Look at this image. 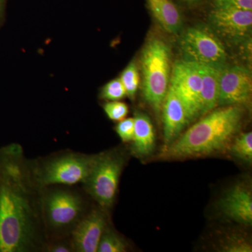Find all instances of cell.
Here are the masks:
<instances>
[{"mask_svg":"<svg viewBox=\"0 0 252 252\" xmlns=\"http://www.w3.org/2000/svg\"><path fill=\"white\" fill-rule=\"evenodd\" d=\"M44 187L20 144L0 154V252H44Z\"/></svg>","mask_w":252,"mask_h":252,"instance_id":"1","label":"cell"},{"mask_svg":"<svg viewBox=\"0 0 252 252\" xmlns=\"http://www.w3.org/2000/svg\"><path fill=\"white\" fill-rule=\"evenodd\" d=\"M243 116L238 105L224 106L212 111L165 147L162 157L182 158L223 150L240 130Z\"/></svg>","mask_w":252,"mask_h":252,"instance_id":"2","label":"cell"},{"mask_svg":"<svg viewBox=\"0 0 252 252\" xmlns=\"http://www.w3.org/2000/svg\"><path fill=\"white\" fill-rule=\"evenodd\" d=\"M70 187H44L43 217L48 242L69 238L76 225L89 212L85 198Z\"/></svg>","mask_w":252,"mask_h":252,"instance_id":"3","label":"cell"},{"mask_svg":"<svg viewBox=\"0 0 252 252\" xmlns=\"http://www.w3.org/2000/svg\"><path fill=\"white\" fill-rule=\"evenodd\" d=\"M170 61L168 44L158 36L149 38L141 53L142 86L144 99L157 113L162 109L170 86Z\"/></svg>","mask_w":252,"mask_h":252,"instance_id":"4","label":"cell"},{"mask_svg":"<svg viewBox=\"0 0 252 252\" xmlns=\"http://www.w3.org/2000/svg\"><path fill=\"white\" fill-rule=\"evenodd\" d=\"M96 157L97 154L63 152L31 160L32 168L36 182L44 188L55 185L73 187L87 180Z\"/></svg>","mask_w":252,"mask_h":252,"instance_id":"5","label":"cell"},{"mask_svg":"<svg viewBox=\"0 0 252 252\" xmlns=\"http://www.w3.org/2000/svg\"><path fill=\"white\" fill-rule=\"evenodd\" d=\"M126 160L125 154L121 149L97 154L90 175L82 184L86 193L105 212L115 201Z\"/></svg>","mask_w":252,"mask_h":252,"instance_id":"6","label":"cell"},{"mask_svg":"<svg viewBox=\"0 0 252 252\" xmlns=\"http://www.w3.org/2000/svg\"><path fill=\"white\" fill-rule=\"evenodd\" d=\"M182 60L221 69L227 65L228 54L223 41L210 26L188 28L180 36Z\"/></svg>","mask_w":252,"mask_h":252,"instance_id":"7","label":"cell"},{"mask_svg":"<svg viewBox=\"0 0 252 252\" xmlns=\"http://www.w3.org/2000/svg\"><path fill=\"white\" fill-rule=\"evenodd\" d=\"M208 20L210 27L220 39L233 44H245L251 41L250 10L214 5Z\"/></svg>","mask_w":252,"mask_h":252,"instance_id":"8","label":"cell"},{"mask_svg":"<svg viewBox=\"0 0 252 252\" xmlns=\"http://www.w3.org/2000/svg\"><path fill=\"white\" fill-rule=\"evenodd\" d=\"M170 86L182 101L189 123L201 117L202 80L197 64L183 60L177 61L172 69Z\"/></svg>","mask_w":252,"mask_h":252,"instance_id":"9","label":"cell"},{"mask_svg":"<svg viewBox=\"0 0 252 252\" xmlns=\"http://www.w3.org/2000/svg\"><path fill=\"white\" fill-rule=\"evenodd\" d=\"M252 79L250 69L241 65H226L220 70L218 105H244L250 103Z\"/></svg>","mask_w":252,"mask_h":252,"instance_id":"10","label":"cell"},{"mask_svg":"<svg viewBox=\"0 0 252 252\" xmlns=\"http://www.w3.org/2000/svg\"><path fill=\"white\" fill-rule=\"evenodd\" d=\"M100 207L89 210L71 233L73 251L97 252L99 241L108 225L107 215Z\"/></svg>","mask_w":252,"mask_h":252,"instance_id":"11","label":"cell"},{"mask_svg":"<svg viewBox=\"0 0 252 252\" xmlns=\"http://www.w3.org/2000/svg\"><path fill=\"white\" fill-rule=\"evenodd\" d=\"M219 207L228 220L240 224H252V193L245 186L237 185L230 189L220 200Z\"/></svg>","mask_w":252,"mask_h":252,"instance_id":"12","label":"cell"},{"mask_svg":"<svg viewBox=\"0 0 252 252\" xmlns=\"http://www.w3.org/2000/svg\"><path fill=\"white\" fill-rule=\"evenodd\" d=\"M162 109L164 140L165 147H167L180 137L186 126L189 124V121L182 101L170 86H169Z\"/></svg>","mask_w":252,"mask_h":252,"instance_id":"13","label":"cell"},{"mask_svg":"<svg viewBox=\"0 0 252 252\" xmlns=\"http://www.w3.org/2000/svg\"><path fill=\"white\" fill-rule=\"evenodd\" d=\"M135 127L131 152L137 158H146L153 153L155 148V132L153 124L148 116L142 112H136Z\"/></svg>","mask_w":252,"mask_h":252,"instance_id":"14","label":"cell"},{"mask_svg":"<svg viewBox=\"0 0 252 252\" xmlns=\"http://www.w3.org/2000/svg\"><path fill=\"white\" fill-rule=\"evenodd\" d=\"M147 7L156 21L170 34H178L182 27L180 10L171 0H145Z\"/></svg>","mask_w":252,"mask_h":252,"instance_id":"15","label":"cell"},{"mask_svg":"<svg viewBox=\"0 0 252 252\" xmlns=\"http://www.w3.org/2000/svg\"><path fill=\"white\" fill-rule=\"evenodd\" d=\"M197 65L200 71L202 80L200 97V116L202 117L211 112L218 105L220 69L205 64H197Z\"/></svg>","mask_w":252,"mask_h":252,"instance_id":"16","label":"cell"},{"mask_svg":"<svg viewBox=\"0 0 252 252\" xmlns=\"http://www.w3.org/2000/svg\"><path fill=\"white\" fill-rule=\"evenodd\" d=\"M119 79L125 88L126 94L130 99L135 98L140 86V74L135 61H131L123 71Z\"/></svg>","mask_w":252,"mask_h":252,"instance_id":"17","label":"cell"},{"mask_svg":"<svg viewBox=\"0 0 252 252\" xmlns=\"http://www.w3.org/2000/svg\"><path fill=\"white\" fill-rule=\"evenodd\" d=\"M232 155L243 161L251 163L252 161V132L240 134L230 147Z\"/></svg>","mask_w":252,"mask_h":252,"instance_id":"18","label":"cell"},{"mask_svg":"<svg viewBox=\"0 0 252 252\" xmlns=\"http://www.w3.org/2000/svg\"><path fill=\"white\" fill-rule=\"evenodd\" d=\"M127 245L118 233L107 227L99 241L97 252H125Z\"/></svg>","mask_w":252,"mask_h":252,"instance_id":"19","label":"cell"},{"mask_svg":"<svg viewBox=\"0 0 252 252\" xmlns=\"http://www.w3.org/2000/svg\"><path fill=\"white\" fill-rule=\"evenodd\" d=\"M127 96L125 88L119 78L112 79L102 87L100 92L101 99L108 101L121 100Z\"/></svg>","mask_w":252,"mask_h":252,"instance_id":"20","label":"cell"},{"mask_svg":"<svg viewBox=\"0 0 252 252\" xmlns=\"http://www.w3.org/2000/svg\"><path fill=\"white\" fill-rule=\"evenodd\" d=\"M106 115L113 122H121L128 114V106L121 101H109L103 105Z\"/></svg>","mask_w":252,"mask_h":252,"instance_id":"21","label":"cell"},{"mask_svg":"<svg viewBox=\"0 0 252 252\" xmlns=\"http://www.w3.org/2000/svg\"><path fill=\"white\" fill-rule=\"evenodd\" d=\"M223 252H251L252 245L245 238L239 236L229 237L225 239L221 246Z\"/></svg>","mask_w":252,"mask_h":252,"instance_id":"22","label":"cell"},{"mask_svg":"<svg viewBox=\"0 0 252 252\" xmlns=\"http://www.w3.org/2000/svg\"><path fill=\"white\" fill-rule=\"evenodd\" d=\"M135 121L134 118H127L118 123L115 131L123 142H132L134 135Z\"/></svg>","mask_w":252,"mask_h":252,"instance_id":"23","label":"cell"},{"mask_svg":"<svg viewBox=\"0 0 252 252\" xmlns=\"http://www.w3.org/2000/svg\"><path fill=\"white\" fill-rule=\"evenodd\" d=\"M44 252H71L73 251L70 238L57 239L51 240L46 244Z\"/></svg>","mask_w":252,"mask_h":252,"instance_id":"24","label":"cell"},{"mask_svg":"<svg viewBox=\"0 0 252 252\" xmlns=\"http://www.w3.org/2000/svg\"><path fill=\"white\" fill-rule=\"evenodd\" d=\"M214 5L252 11V0H214Z\"/></svg>","mask_w":252,"mask_h":252,"instance_id":"25","label":"cell"},{"mask_svg":"<svg viewBox=\"0 0 252 252\" xmlns=\"http://www.w3.org/2000/svg\"><path fill=\"white\" fill-rule=\"evenodd\" d=\"M8 0H0V23L4 18Z\"/></svg>","mask_w":252,"mask_h":252,"instance_id":"26","label":"cell"},{"mask_svg":"<svg viewBox=\"0 0 252 252\" xmlns=\"http://www.w3.org/2000/svg\"><path fill=\"white\" fill-rule=\"evenodd\" d=\"M180 1H183V2L186 3V4H196V3L199 2V1H201V0H180Z\"/></svg>","mask_w":252,"mask_h":252,"instance_id":"27","label":"cell"}]
</instances>
